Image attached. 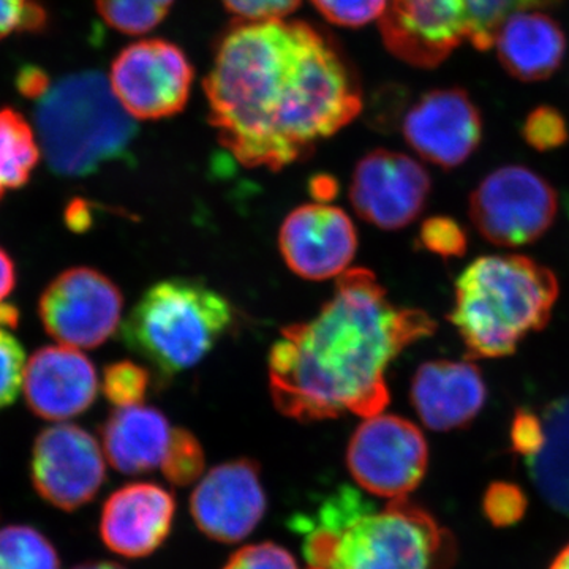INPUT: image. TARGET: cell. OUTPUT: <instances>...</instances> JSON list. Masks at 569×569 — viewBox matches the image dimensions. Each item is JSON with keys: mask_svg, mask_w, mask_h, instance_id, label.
<instances>
[{"mask_svg": "<svg viewBox=\"0 0 569 569\" xmlns=\"http://www.w3.org/2000/svg\"><path fill=\"white\" fill-rule=\"evenodd\" d=\"M217 140L246 168L280 171L361 114L353 67L305 21H239L204 80Z\"/></svg>", "mask_w": 569, "mask_h": 569, "instance_id": "obj_1", "label": "cell"}, {"mask_svg": "<svg viewBox=\"0 0 569 569\" xmlns=\"http://www.w3.org/2000/svg\"><path fill=\"white\" fill-rule=\"evenodd\" d=\"M437 323L421 309H400L366 268L343 272L312 320L287 326L269 350V391L283 417L317 422L388 407L387 370Z\"/></svg>", "mask_w": 569, "mask_h": 569, "instance_id": "obj_2", "label": "cell"}, {"mask_svg": "<svg viewBox=\"0 0 569 569\" xmlns=\"http://www.w3.org/2000/svg\"><path fill=\"white\" fill-rule=\"evenodd\" d=\"M309 567L325 569H451L455 535L408 498L377 508L358 490L340 488L298 519Z\"/></svg>", "mask_w": 569, "mask_h": 569, "instance_id": "obj_3", "label": "cell"}, {"mask_svg": "<svg viewBox=\"0 0 569 569\" xmlns=\"http://www.w3.org/2000/svg\"><path fill=\"white\" fill-rule=\"evenodd\" d=\"M559 295V280L546 266L522 254H489L456 280L448 318L468 359L507 358L548 326Z\"/></svg>", "mask_w": 569, "mask_h": 569, "instance_id": "obj_4", "label": "cell"}, {"mask_svg": "<svg viewBox=\"0 0 569 569\" xmlns=\"http://www.w3.org/2000/svg\"><path fill=\"white\" fill-rule=\"evenodd\" d=\"M37 100V140L52 173L84 178L103 164L126 159L138 133L137 123L104 74H69Z\"/></svg>", "mask_w": 569, "mask_h": 569, "instance_id": "obj_5", "label": "cell"}, {"mask_svg": "<svg viewBox=\"0 0 569 569\" xmlns=\"http://www.w3.org/2000/svg\"><path fill=\"white\" fill-rule=\"evenodd\" d=\"M233 306L203 280L152 284L122 323V340L164 385L193 369L233 325Z\"/></svg>", "mask_w": 569, "mask_h": 569, "instance_id": "obj_6", "label": "cell"}, {"mask_svg": "<svg viewBox=\"0 0 569 569\" xmlns=\"http://www.w3.org/2000/svg\"><path fill=\"white\" fill-rule=\"evenodd\" d=\"M561 0H389L380 18L385 47L399 61L436 69L460 44L493 47L498 28L512 13L550 9Z\"/></svg>", "mask_w": 569, "mask_h": 569, "instance_id": "obj_7", "label": "cell"}, {"mask_svg": "<svg viewBox=\"0 0 569 569\" xmlns=\"http://www.w3.org/2000/svg\"><path fill=\"white\" fill-rule=\"evenodd\" d=\"M557 212L552 183L522 164L497 168L470 194L471 222L497 247L533 244L552 228Z\"/></svg>", "mask_w": 569, "mask_h": 569, "instance_id": "obj_8", "label": "cell"}, {"mask_svg": "<svg viewBox=\"0 0 569 569\" xmlns=\"http://www.w3.org/2000/svg\"><path fill=\"white\" fill-rule=\"evenodd\" d=\"M347 467L359 488L397 500L421 485L429 467V447L417 425L380 413L366 418L355 430L347 448Z\"/></svg>", "mask_w": 569, "mask_h": 569, "instance_id": "obj_9", "label": "cell"}, {"mask_svg": "<svg viewBox=\"0 0 569 569\" xmlns=\"http://www.w3.org/2000/svg\"><path fill=\"white\" fill-rule=\"evenodd\" d=\"M194 70L186 52L162 39L134 41L111 66L110 84L133 119L159 121L189 102Z\"/></svg>", "mask_w": 569, "mask_h": 569, "instance_id": "obj_10", "label": "cell"}, {"mask_svg": "<svg viewBox=\"0 0 569 569\" xmlns=\"http://www.w3.org/2000/svg\"><path fill=\"white\" fill-rule=\"evenodd\" d=\"M123 296L110 277L97 269L70 268L40 296L39 316L44 331L62 346H103L121 325Z\"/></svg>", "mask_w": 569, "mask_h": 569, "instance_id": "obj_11", "label": "cell"}, {"mask_svg": "<svg viewBox=\"0 0 569 569\" xmlns=\"http://www.w3.org/2000/svg\"><path fill=\"white\" fill-rule=\"evenodd\" d=\"M104 452L88 430L58 425L41 430L33 441V489L51 507L73 512L99 496L107 479Z\"/></svg>", "mask_w": 569, "mask_h": 569, "instance_id": "obj_12", "label": "cell"}, {"mask_svg": "<svg viewBox=\"0 0 569 569\" xmlns=\"http://www.w3.org/2000/svg\"><path fill=\"white\" fill-rule=\"evenodd\" d=\"M430 192L432 181L421 163L406 153L376 149L356 164L350 200L367 223L397 231L418 219Z\"/></svg>", "mask_w": 569, "mask_h": 569, "instance_id": "obj_13", "label": "cell"}, {"mask_svg": "<svg viewBox=\"0 0 569 569\" xmlns=\"http://www.w3.org/2000/svg\"><path fill=\"white\" fill-rule=\"evenodd\" d=\"M482 116L466 89H433L422 93L403 116L407 144L427 162L455 170L477 152Z\"/></svg>", "mask_w": 569, "mask_h": 569, "instance_id": "obj_14", "label": "cell"}, {"mask_svg": "<svg viewBox=\"0 0 569 569\" xmlns=\"http://www.w3.org/2000/svg\"><path fill=\"white\" fill-rule=\"evenodd\" d=\"M268 501L260 467L250 459L220 463L198 481L190 512L198 529L212 541H244L264 518Z\"/></svg>", "mask_w": 569, "mask_h": 569, "instance_id": "obj_15", "label": "cell"}, {"mask_svg": "<svg viewBox=\"0 0 569 569\" xmlns=\"http://www.w3.org/2000/svg\"><path fill=\"white\" fill-rule=\"evenodd\" d=\"M279 249L296 276L321 282L346 272L358 250V231L336 206H299L280 227Z\"/></svg>", "mask_w": 569, "mask_h": 569, "instance_id": "obj_16", "label": "cell"}, {"mask_svg": "<svg viewBox=\"0 0 569 569\" xmlns=\"http://www.w3.org/2000/svg\"><path fill=\"white\" fill-rule=\"evenodd\" d=\"M22 387L36 417L62 422L93 406L99 376L91 359L77 348L43 347L29 359Z\"/></svg>", "mask_w": 569, "mask_h": 569, "instance_id": "obj_17", "label": "cell"}, {"mask_svg": "<svg viewBox=\"0 0 569 569\" xmlns=\"http://www.w3.org/2000/svg\"><path fill=\"white\" fill-rule=\"evenodd\" d=\"M176 501L162 486L132 482L107 498L100 515V538L116 556L142 559L167 541Z\"/></svg>", "mask_w": 569, "mask_h": 569, "instance_id": "obj_18", "label": "cell"}, {"mask_svg": "<svg viewBox=\"0 0 569 569\" xmlns=\"http://www.w3.org/2000/svg\"><path fill=\"white\" fill-rule=\"evenodd\" d=\"M410 399L427 429L449 432L463 429L481 413L488 387L471 362L440 359L418 367Z\"/></svg>", "mask_w": 569, "mask_h": 569, "instance_id": "obj_19", "label": "cell"}, {"mask_svg": "<svg viewBox=\"0 0 569 569\" xmlns=\"http://www.w3.org/2000/svg\"><path fill=\"white\" fill-rule=\"evenodd\" d=\"M493 47L509 77L538 82L549 80L560 69L567 54V36L549 14L518 11L501 22Z\"/></svg>", "mask_w": 569, "mask_h": 569, "instance_id": "obj_20", "label": "cell"}, {"mask_svg": "<svg viewBox=\"0 0 569 569\" xmlns=\"http://www.w3.org/2000/svg\"><path fill=\"white\" fill-rule=\"evenodd\" d=\"M171 426L153 407H119L100 429L104 458L123 475H142L162 466Z\"/></svg>", "mask_w": 569, "mask_h": 569, "instance_id": "obj_21", "label": "cell"}, {"mask_svg": "<svg viewBox=\"0 0 569 569\" xmlns=\"http://www.w3.org/2000/svg\"><path fill=\"white\" fill-rule=\"evenodd\" d=\"M545 443L538 455L526 460L539 496L569 516V396L553 400L546 408Z\"/></svg>", "mask_w": 569, "mask_h": 569, "instance_id": "obj_22", "label": "cell"}, {"mask_svg": "<svg viewBox=\"0 0 569 569\" xmlns=\"http://www.w3.org/2000/svg\"><path fill=\"white\" fill-rule=\"evenodd\" d=\"M36 130L13 108L0 110V198L29 182L40 160Z\"/></svg>", "mask_w": 569, "mask_h": 569, "instance_id": "obj_23", "label": "cell"}, {"mask_svg": "<svg viewBox=\"0 0 569 569\" xmlns=\"http://www.w3.org/2000/svg\"><path fill=\"white\" fill-rule=\"evenodd\" d=\"M0 569H62V563L47 535L14 523L0 529Z\"/></svg>", "mask_w": 569, "mask_h": 569, "instance_id": "obj_24", "label": "cell"}, {"mask_svg": "<svg viewBox=\"0 0 569 569\" xmlns=\"http://www.w3.org/2000/svg\"><path fill=\"white\" fill-rule=\"evenodd\" d=\"M176 0H96L100 17L112 29L142 36L156 29L170 13Z\"/></svg>", "mask_w": 569, "mask_h": 569, "instance_id": "obj_25", "label": "cell"}, {"mask_svg": "<svg viewBox=\"0 0 569 569\" xmlns=\"http://www.w3.org/2000/svg\"><path fill=\"white\" fill-rule=\"evenodd\" d=\"M204 467V449L200 440L183 427L171 430L170 443L160 466L163 477L171 485L183 488L200 481L203 478Z\"/></svg>", "mask_w": 569, "mask_h": 569, "instance_id": "obj_26", "label": "cell"}, {"mask_svg": "<svg viewBox=\"0 0 569 569\" xmlns=\"http://www.w3.org/2000/svg\"><path fill=\"white\" fill-rule=\"evenodd\" d=\"M149 385L151 372L129 359L104 367L102 391L112 406H138L148 395Z\"/></svg>", "mask_w": 569, "mask_h": 569, "instance_id": "obj_27", "label": "cell"}, {"mask_svg": "<svg viewBox=\"0 0 569 569\" xmlns=\"http://www.w3.org/2000/svg\"><path fill=\"white\" fill-rule=\"evenodd\" d=\"M523 141L537 152H552L569 141L567 119L549 104L533 108L520 127Z\"/></svg>", "mask_w": 569, "mask_h": 569, "instance_id": "obj_28", "label": "cell"}, {"mask_svg": "<svg viewBox=\"0 0 569 569\" xmlns=\"http://www.w3.org/2000/svg\"><path fill=\"white\" fill-rule=\"evenodd\" d=\"M418 246L443 260L462 258L468 250V234L452 217L433 216L419 228Z\"/></svg>", "mask_w": 569, "mask_h": 569, "instance_id": "obj_29", "label": "cell"}, {"mask_svg": "<svg viewBox=\"0 0 569 569\" xmlns=\"http://www.w3.org/2000/svg\"><path fill=\"white\" fill-rule=\"evenodd\" d=\"M389 0H312L316 9L340 28H362L380 21L388 9Z\"/></svg>", "mask_w": 569, "mask_h": 569, "instance_id": "obj_30", "label": "cell"}, {"mask_svg": "<svg viewBox=\"0 0 569 569\" xmlns=\"http://www.w3.org/2000/svg\"><path fill=\"white\" fill-rule=\"evenodd\" d=\"M526 492L518 485L496 481L486 490L482 498V511L486 518L497 527H508L519 522L527 511Z\"/></svg>", "mask_w": 569, "mask_h": 569, "instance_id": "obj_31", "label": "cell"}, {"mask_svg": "<svg viewBox=\"0 0 569 569\" xmlns=\"http://www.w3.org/2000/svg\"><path fill=\"white\" fill-rule=\"evenodd\" d=\"M26 355L21 343L0 328V410L11 406L24 380Z\"/></svg>", "mask_w": 569, "mask_h": 569, "instance_id": "obj_32", "label": "cell"}, {"mask_svg": "<svg viewBox=\"0 0 569 569\" xmlns=\"http://www.w3.org/2000/svg\"><path fill=\"white\" fill-rule=\"evenodd\" d=\"M223 569H299L295 557L274 542H258L236 550Z\"/></svg>", "mask_w": 569, "mask_h": 569, "instance_id": "obj_33", "label": "cell"}, {"mask_svg": "<svg viewBox=\"0 0 569 569\" xmlns=\"http://www.w3.org/2000/svg\"><path fill=\"white\" fill-rule=\"evenodd\" d=\"M47 26V11L36 0H0V40Z\"/></svg>", "mask_w": 569, "mask_h": 569, "instance_id": "obj_34", "label": "cell"}, {"mask_svg": "<svg viewBox=\"0 0 569 569\" xmlns=\"http://www.w3.org/2000/svg\"><path fill=\"white\" fill-rule=\"evenodd\" d=\"M509 438H511V448L516 455L526 460L533 458L545 443L542 418H539L529 408H518L512 418Z\"/></svg>", "mask_w": 569, "mask_h": 569, "instance_id": "obj_35", "label": "cell"}, {"mask_svg": "<svg viewBox=\"0 0 569 569\" xmlns=\"http://www.w3.org/2000/svg\"><path fill=\"white\" fill-rule=\"evenodd\" d=\"M223 6L241 21L284 20L302 0H222Z\"/></svg>", "mask_w": 569, "mask_h": 569, "instance_id": "obj_36", "label": "cell"}, {"mask_svg": "<svg viewBox=\"0 0 569 569\" xmlns=\"http://www.w3.org/2000/svg\"><path fill=\"white\" fill-rule=\"evenodd\" d=\"M18 88H20L22 96L40 99L44 91L50 88V80L40 69L26 67L20 78H18Z\"/></svg>", "mask_w": 569, "mask_h": 569, "instance_id": "obj_37", "label": "cell"}, {"mask_svg": "<svg viewBox=\"0 0 569 569\" xmlns=\"http://www.w3.org/2000/svg\"><path fill=\"white\" fill-rule=\"evenodd\" d=\"M17 284V268L6 250L0 247V306L6 305V299L13 293Z\"/></svg>", "mask_w": 569, "mask_h": 569, "instance_id": "obj_38", "label": "cell"}, {"mask_svg": "<svg viewBox=\"0 0 569 569\" xmlns=\"http://www.w3.org/2000/svg\"><path fill=\"white\" fill-rule=\"evenodd\" d=\"M66 220L71 230L84 231L91 227L92 213L88 201L74 200L67 208Z\"/></svg>", "mask_w": 569, "mask_h": 569, "instance_id": "obj_39", "label": "cell"}, {"mask_svg": "<svg viewBox=\"0 0 569 569\" xmlns=\"http://www.w3.org/2000/svg\"><path fill=\"white\" fill-rule=\"evenodd\" d=\"M310 193L316 198L317 203H329L335 200L339 192V183L331 176H316L310 181Z\"/></svg>", "mask_w": 569, "mask_h": 569, "instance_id": "obj_40", "label": "cell"}, {"mask_svg": "<svg viewBox=\"0 0 569 569\" xmlns=\"http://www.w3.org/2000/svg\"><path fill=\"white\" fill-rule=\"evenodd\" d=\"M73 569H126L122 565L116 563V561L108 560H91L84 561V563L78 565Z\"/></svg>", "mask_w": 569, "mask_h": 569, "instance_id": "obj_41", "label": "cell"}, {"mask_svg": "<svg viewBox=\"0 0 569 569\" xmlns=\"http://www.w3.org/2000/svg\"><path fill=\"white\" fill-rule=\"evenodd\" d=\"M549 569H569V545L565 546V548L557 553Z\"/></svg>", "mask_w": 569, "mask_h": 569, "instance_id": "obj_42", "label": "cell"}, {"mask_svg": "<svg viewBox=\"0 0 569 569\" xmlns=\"http://www.w3.org/2000/svg\"><path fill=\"white\" fill-rule=\"evenodd\" d=\"M309 569H325V568H320V567H310Z\"/></svg>", "mask_w": 569, "mask_h": 569, "instance_id": "obj_43", "label": "cell"}]
</instances>
